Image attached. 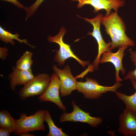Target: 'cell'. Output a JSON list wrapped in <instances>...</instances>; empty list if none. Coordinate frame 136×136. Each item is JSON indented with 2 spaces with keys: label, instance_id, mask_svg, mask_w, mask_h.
<instances>
[{
  "label": "cell",
  "instance_id": "cell-7",
  "mask_svg": "<svg viewBox=\"0 0 136 136\" xmlns=\"http://www.w3.org/2000/svg\"><path fill=\"white\" fill-rule=\"evenodd\" d=\"M71 104L73 111L69 113L64 111L59 118L60 122H79L88 123L94 127H97L102 123L103 120L101 118L91 116L89 113L82 110L77 106L74 100L72 101Z\"/></svg>",
  "mask_w": 136,
  "mask_h": 136
},
{
  "label": "cell",
  "instance_id": "cell-9",
  "mask_svg": "<svg viewBox=\"0 0 136 136\" xmlns=\"http://www.w3.org/2000/svg\"><path fill=\"white\" fill-rule=\"evenodd\" d=\"M52 68L60 81L59 91L61 96L71 95L73 90H76L77 81L72 74L69 66L66 65L63 69L61 70L54 65Z\"/></svg>",
  "mask_w": 136,
  "mask_h": 136
},
{
  "label": "cell",
  "instance_id": "cell-22",
  "mask_svg": "<svg viewBox=\"0 0 136 136\" xmlns=\"http://www.w3.org/2000/svg\"><path fill=\"white\" fill-rule=\"evenodd\" d=\"M9 2L18 8H22L25 11L26 10L28 7L24 6L21 3L17 0H2Z\"/></svg>",
  "mask_w": 136,
  "mask_h": 136
},
{
  "label": "cell",
  "instance_id": "cell-14",
  "mask_svg": "<svg viewBox=\"0 0 136 136\" xmlns=\"http://www.w3.org/2000/svg\"><path fill=\"white\" fill-rule=\"evenodd\" d=\"M130 80L133 87L135 90L134 94L130 95H127L117 91L115 93L117 97L125 104L126 108L136 111V81L133 79Z\"/></svg>",
  "mask_w": 136,
  "mask_h": 136
},
{
  "label": "cell",
  "instance_id": "cell-10",
  "mask_svg": "<svg viewBox=\"0 0 136 136\" xmlns=\"http://www.w3.org/2000/svg\"><path fill=\"white\" fill-rule=\"evenodd\" d=\"M118 132L124 136H136V111L126 108L119 117Z\"/></svg>",
  "mask_w": 136,
  "mask_h": 136
},
{
  "label": "cell",
  "instance_id": "cell-3",
  "mask_svg": "<svg viewBox=\"0 0 136 136\" xmlns=\"http://www.w3.org/2000/svg\"><path fill=\"white\" fill-rule=\"evenodd\" d=\"M46 111L45 110H40L29 116H27L25 113L20 114V118L16 119L15 134L18 135L24 132L45 130L43 122Z\"/></svg>",
  "mask_w": 136,
  "mask_h": 136
},
{
  "label": "cell",
  "instance_id": "cell-24",
  "mask_svg": "<svg viewBox=\"0 0 136 136\" xmlns=\"http://www.w3.org/2000/svg\"><path fill=\"white\" fill-rule=\"evenodd\" d=\"M130 53V57L131 60L133 62H136V51H131Z\"/></svg>",
  "mask_w": 136,
  "mask_h": 136
},
{
  "label": "cell",
  "instance_id": "cell-18",
  "mask_svg": "<svg viewBox=\"0 0 136 136\" xmlns=\"http://www.w3.org/2000/svg\"><path fill=\"white\" fill-rule=\"evenodd\" d=\"M32 53L30 51L25 52L16 62V67L20 70H26L31 69L33 61Z\"/></svg>",
  "mask_w": 136,
  "mask_h": 136
},
{
  "label": "cell",
  "instance_id": "cell-1",
  "mask_svg": "<svg viewBox=\"0 0 136 136\" xmlns=\"http://www.w3.org/2000/svg\"><path fill=\"white\" fill-rule=\"evenodd\" d=\"M101 23L104 26L106 33L111 38V51L116 48L134 46V41L126 35L125 24L118 15L117 11L112 12L108 16H103Z\"/></svg>",
  "mask_w": 136,
  "mask_h": 136
},
{
  "label": "cell",
  "instance_id": "cell-19",
  "mask_svg": "<svg viewBox=\"0 0 136 136\" xmlns=\"http://www.w3.org/2000/svg\"><path fill=\"white\" fill-rule=\"evenodd\" d=\"M44 0H36V1L27 9L26 12V20L31 17L35 13L36 10Z\"/></svg>",
  "mask_w": 136,
  "mask_h": 136
},
{
  "label": "cell",
  "instance_id": "cell-25",
  "mask_svg": "<svg viewBox=\"0 0 136 136\" xmlns=\"http://www.w3.org/2000/svg\"><path fill=\"white\" fill-rule=\"evenodd\" d=\"M20 136H34L35 135V134H31L29 132H26L20 134L18 135Z\"/></svg>",
  "mask_w": 136,
  "mask_h": 136
},
{
  "label": "cell",
  "instance_id": "cell-5",
  "mask_svg": "<svg viewBox=\"0 0 136 136\" xmlns=\"http://www.w3.org/2000/svg\"><path fill=\"white\" fill-rule=\"evenodd\" d=\"M50 77L45 73L39 74L24 85L19 92L21 100L40 95L45 91L50 83Z\"/></svg>",
  "mask_w": 136,
  "mask_h": 136
},
{
  "label": "cell",
  "instance_id": "cell-20",
  "mask_svg": "<svg viewBox=\"0 0 136 136\" xmlns=\"http://www.w3.org/2000/svg\"><path fill=\"white\" fill-rule=\"evenodd\" d=\"M133 64L135 66V68L134 70H130L129 71L124 78V80L133 79L136 81V62H133Z\"/></svg>",
  "mask_w": 136,
  "mask_h": 136
},
{
  "label": "cell",
  "instance_id": "cell-16",
  "mask_svg": "<svg viewBox=\"0 0 136 136\" xmlns=\"http://www.w3.org/2000/svg\"><path fill=\"white\" fill-rule=\"evenodd\" d=\"M16 119H14L8 111L3 110L0 111V127L6 128L12 132L15 131Z\"/></svg>",
  "mask_w": 136,
  "mask_h": 136
},
{
  "label": "cell",
  "instance_id": "cell-12",
  "mask_svg": "<svg viewBox=\"0 0 136 136\" xmlns=\"http://www.w3.org/2000/svg\"><path fill=\"white\" fill-rule=\"evenodd\" d=\"M79 2L77 7L80 8L85 5H89L94 8V12L95 13L99 10H105L106 16L111 13V10L113 9L118 11L120 7L123 6L125 4L123 0H71Z\"/></svg>",
  "mask_w": 136,
  "mask_h": 136
},
{
  "label": "cell",
  "instance_id": "cell-8",
  "mask_svg": "<svg viewBox=\"0 0 136 136\" xmlns=\"http://www.w3.org/2000/svg\"><path fill=\"white\" fill-rule=\"evenodd\" d=\"M60 85L59 77L54 73L50 76L48 86L44 92L38 97V99L42 102H51L55 104L59 109L65 111L66 108L61 101L59 96Z\"/></svg>",
  "mask_w": 136,
  "mask_h": 136
},
{
  "label": "cell",
  "instance_id": "cell-4",
  "mask_svg": "<svg viewBox=\"0 0 136 136\" xmlns=\"http://www.w3.org/2000/svg\"><path fill=\"white\" fill-rule=\"evenodd\" d=\"M66 32V29L62 27L57 35L53 37L49 36L48 38L49 42L56 43L59 46V50L55 51L54 58L55 62L61 66L64 64L67 59L72 57L75 59L84 68L86 65H89V61H84L80 59L72 51L70 46L64 42L63 38Z\"/></svg>",
  "mask_w": 136,
  "mask_h": 136
},
{
  "label": "cell",
  "instance_id": "cell-17",
  "mask_svg": "<svg viewBox=\"0 0 136 136\" xmlns=\"http://www.w3.org/2000/svg\"><path fill=\"white\" fill-rule=\"evenodd\" d=\"M44 121L47 122L49 128V132L47 136H68L69 135L64 132L61 128H58L54 124L50 113L48 110L45 111Z\"/></svg>",
  "mask_w": 136,
  "mask_h": 136
},
{
  "label": "cell",
  "instance_id": "cell-21",
  "mask_svg": "<svg viewBox=\"0 0 136 136\" xmlns=\"http://www.w3.org/2000/svg\"><path fill=\"white\" fill-rule=\"evenodd\" d=\"M8 49L6 47L0 48V58L2 60L6 59L8 56Z\"/></svg>",
  "mask_w": 136,
  "mask_h": 136
},
{
  "label": "cell",
  "instance_id": "cell-6",
  "mask_svg": "<svg viewBox=\"0 0 136 136\" xmlns=\"http://www.w3.org/2000/svg\"><path fill=\"white\" fill-rule=\"evenodd\" d=\"M103 17V15L99 13L95 17L91 19L83 18L86 21L90 23L93 25V31L88 32V34L93 36L96 40L98 44V54L92 64L95 70L98 68L100 57L103 53L111 51L110 49L111 42L106 43L104 40L100 31V24Z\"/></svg>",
  "mask_w": 136,
  "mask_h": 136
},
{
  "label": "cell",
  "instance_id": "cell-15",
  "mask_svg": "<svg viewBox=\"0 0 136 136\" xmlns=\"http://www.w3.org/2000/svg\"><path fill=\"white\" fill-rule=\"evenodd\" d=\"M20 35L18 33L13 34L10 32L6 31L3 28L2 26H0V39L3 42L6 43H10L14 45L15 43L14 40L18 41L19 43H24L28 45L32 48H35V47L31 45L28 43V41L26 39L22 40L19 39L18 37Z\"/></svg>",
  "mask_w": 136,
  "mask_h": 136
},
{
  "label": "cell",
  "instance_id": "cell-23",
  "mask_svg": "<svg viewBox=\"0 0 136 136\" xmlns=\"http://www.w3.org/2000/svg\"><path fill=\"white\" fill-rule=\"evenodd\" d=\"M12 132L8 128L0 127V136H9Z\"/></svg>",
  "mask_w": 136,
  "mask_h": 136
},
{
  "label": "cell",
  "instance_id": "cell-11",
  "mask_svg": "<svg viewBox=\"0 0 136 136\" xmlns=\"http://www.w3.org/2000/svg\"><path fill=\"white\" fill-rule=\"evenodd\" d=\"M128 47L124 46L119 48L115 53H113L111 51L104 52L100 58L99 63L110 62L114 65L116 70L115 76L116 82L122 81V79L119 77L120 71L123 76L125 73L126 70L123 66L122 60L125 55L124 52Z\"/></svg>",
  "mask_w": 136,
  "mask_h": 136
},
{
  "label": "cell",
  "instance_id": "cell-2",
  "mask_svg": "<svg viewBox=\"0 0 136 136\" xmlns=\"http://www.w3.org/2000/svg\"><path fill=\"white\" fill-rule=\"evenodd\" d=\"M85 82H77L76 90L83 94L84 97L87 99H97L104 93L108 92H115L122 86L120 82H116L111 86L99 85L95 79L86 77Z\"/></svg>",
  "mask_w": 136,
  "mask_h": 136
},
{
  "label": "cell",
  "instance_id": "cell-13",
  "mask_svg": "<svg viewBox=\"0 0 136 136\" xmlns=\"http://www.w3.org/2000/svg\"><path fill=\"white\" fill-rule=\"evenodd\" d=\"M12 70V72L9 75L8 78L10 81V88L14 91L15 90L16 86L24 85L35 77L31 69L26 70H20L13 66Z\"/></svg>",
  "mask_w": 136,
  "mask_h": 136
}]
</instances>
